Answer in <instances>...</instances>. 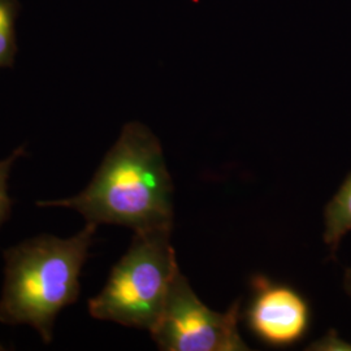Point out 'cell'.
<instances>
[{"label": "cell", "mask_w": 351, "mask_h": 351, "mask_svg": "<svg viewBox=\"0 0 351 351\" xmlns=\"http://www.w3.org/2000/svg\"><path fill=\"white\" fill-rule=\"evenodd\" d=\"M36 204L75 210L97 226L172 230L173 182L160 141L147 126L128 123L85 190L72 198Z\"/></svg>", "instance_id": "obj_1"}, {"label": "cell", "mask_w": 351, "mask_h": 351, "mask_svg": "<svg viewBox=\"0 0 351 351\" xmlns=\"http://www.w3.org/2000/svg\"><path fill=\"white\" fill-rule=\"evenodd\" d=\"M97 228L88 223L71 239L42 234L4 251L0 323L33 326L51 343L56 316L78 301L80 276Z\"/></svg>", "instance_id": "obj_2"}, {"label": "cell", "mask_w": 351, "mask_h": 351, "mask_svg": "<svg viewBox=\"0 0 351 351\" xmlns=\"http://www.w3.org/2000/svg\"><path fill=\"white\" fill-rule=\"evenodd\" d=\"M169 229L136 232L101 293L88 300V313L99 320L152 332L180 269Z\"/></svg>", "instance_id": "obj_3"}, {"label": "cell", "mask_w": 351, "mask_h": 351, "mask_svg": "<svg viewBox=\"0 0 351 351\" xmlns=\"http://www.w3.org/2000/svg\"><path fill=\"white\" fill-rule=\"evenodd\" d=\"M239 301L226 313L210 310L178 269L151 336L162 350H250L239 335Z\"/></svg>", "instance_id": "obj_4"}, {"label": "cell", "mask_w": 351, "mask_h": 351, "mask_svg": "<svg viewBox=\"0 0 351 351\" xmlns=\"http://www.w3.org/2000/svg\"><path fill=\"white\" fill-rule=\"evenodd\" d=\"M254 295L246 308V323L264 343L284 348L297 343L310 326V307L301 294L267 277H254Z\"/></svg>", "instance_id": "obj_5"}, {"label": "cell", "mask_w": 351, "mask_h": 351, "mask_svg": "<svg viewBox=\"0 0 351 351\" xmlns=\"http://www.w3.org/2000/svg\"><path fill=\"white\" fill-rule=\"evenodd\" d=\"M324 220V242L335 255L341 239L351 230V172L326 204Z\"/></svg>", "instance_id": "obj_6"}, {"label": "cell", "mask_w": 351, "mask_h": 351, "mask_svg": "<svg viewBox=\"0 0 351 351\" xmlns=\"http://www.w3.org/2000/svg\"><path fill=\"white\" fill-rule=\"evenodd\" d=\"M21 13L19 0H0V68H13L19 52L16 24Z\"/></svg>", "instance_id": "obj_7"}, {"label": "cell", "mask_w": 351, "mask_h": 351, "mask_svg": "<svg viewBox=\"0 0 351 351\" xmlns=\"http://www.w3.org/2000/svg\"><path fill=\"white\" fill-rule=\"evenodd\" d=\"M21 156H26V150L24 146L17 147L11 154V156H8L0 162V226L8 220V217L11 215L13 199L8 194V180H10L13 164Z\"/></svg>", "instance_id": "obj_8"}, {"label": "cell", "mask_w": 351, "mask_h": 351, "mask_svg": "<svg viewBox=\"0 0 351 351\" xmlns=\"http://www.w3.org/2000/svg\"><path fill=\"white\" fill-rule=\"evenodd\" d=\"M329 337V342H328V339H322L320 341H317L316 343H314V345H311V346H314V348H311V349H322V350H324V349H328V346H341L342 349H348L346 346H349V345H346L345 342H342L341 339L337 337V336H328Z\"/></svg>", "instance_id": "obj_9"}, {"label": "cell", "mask_w": 351, "mask_h": 351, "mask_svg": "<svg viewBox=\"0 0 351 351\" xmlns=\"http://www.w3.org/2000/svg\"><path fill=\"white\" fill-rule=\"evenodd\" d=\"M345 289H346L348 294L351 297V268L348 269L346 276H345Z\"/></svg>", "instance_id": "obj_10"}]
</instances>
